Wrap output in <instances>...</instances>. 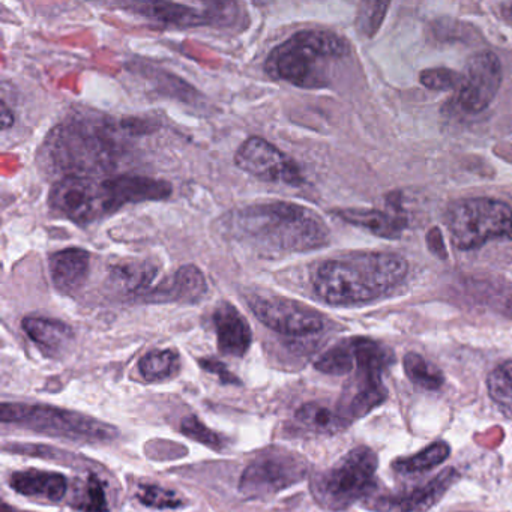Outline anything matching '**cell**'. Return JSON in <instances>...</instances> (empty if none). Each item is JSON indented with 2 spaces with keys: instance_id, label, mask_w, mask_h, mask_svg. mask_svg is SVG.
<instances>
[{
  "instance_id": "cell-1",
  "label": "cell",
  "mask_w": 512,
  "mask_h": 512,
  "mask_svg": "<svg viewBox=\"0 0 512 512\" xmlns=\"http://www.w3.org/2000/svg\"><path fill=\"white\" fill-rule=\"evenodd\" d=\"M409 272L400 254L353 253L326 260L313 275L316 295L334 307L368 304L389 295Z\"/></svg>"
},
{
  "instance_id": "cell-2",
  "label": "cell",
  "mask_w": 512,
  "mask_h": 512,
  "mask_svg": "<svg viewBox=\"0 0 512 512\" xmlns=\"http://www.w3.org/2000/svg\"><path fill=\"white\" fill-rule=\"evenodd\" d=\"M233 229L242 241L277 253H305L329 244L325 221L295 203H265L242 209L233 218Z\"/></svg>"
},
{
  "instance_id": "cell-3",
  "label": "cell",
  "mask_w": 512,
  "mask_h": 512,
  "mask_svg": "<svg viewBox=\"0 0 512 512\" xmlns=\"http://www.w3.org/2000/svg\"><path fill=\"white\" fill-rule=\"evenodd\" d=\"M349 50V43L340 35L308 29L275 47L266 61V71L274 79L299 88H325L329 85V65L344 58Z\"/></svg>"
},
{
  "instance_id": "cell-4",
  "label": "cell",
  "mask_w": 512,
  "mask_h": 512,
  "mask_svg": "<svg viewBox=\"0 0 512 512\" xmlns=\"http://www.w3.org/2000/svg\"><path fill=\"white\" fill-rule=\"evenodd\" d=\"M379 458L368 446L350 449L334 466L314 475L311 493L322 508L346 511L376 490Z\"/></svg>"
},
{
  "instance_id": "cell-5",
  "label": "cell",
  "mask_w": 512,
  "mask_h": 512,
  "mask_svg": "<svg viewBox=\"0 0 512 512\" xmlns=\"http://www.w3.org/2000/svg\"><path fill=\"white\" fill-rule=\"evenodd\" d=\"M445 224L455 248L476 250L490 241H512V206L491 197H470L452 203Z\"/></svg>"
},
{
  "instance_id": "cell-6",
  "label": "cell",
  "mask_w": 512,
  "mask_h": 512,
  "mask_svg": "<svg viewBox=\"0 0 512 512\" xmlns=\"http://www.w3.org/2000/svg\"><path fill=\"white\" fill-rule=\"evenodd\" d=\"M0 418L4 424L10 422L47 436L80 442H109L118 436L113 425L100 419L44 404L4 403L0 407Z\"/></svg>"
},
{
  "instance_id": "cell-7",
  "label": "cell",
  "mask_w": 512,
  "mask_h": 512,
  "mask_svg": "<svg viewBox=\"0 0 512 512\" xmlns=\"http://www.w3.org/2000/svg\"><path fill=\"white\" fill-rule=\"evenodd\" d=\"M308 463L304 457L286 449L263 452L251 461L239 479V491L248 499H269L304 481Z\"/></svg>"
},
{
  "instance_id": "cell-8",
  "label": "cell",
  "mask_w": 512,
  "mask_h": 512,
  "mask_svg": "<svg viewBox=\"0 0 512 512\" xmlns=\"http://www.w3.org/2000/svg\"><path fill=\"white\" fill-rule=\"evenodd\" d=\"M247 302L259 322L278 334L311 337L325 331V317L314 308L293 299L251 295Z\"/></svg>"
},
{
  "instance_id": "cell-9",
  "label": "cell",
  "mask_w": 512,
  "mask_h": 512,
  "mask_svg": "<svg viewBox=\"0 0 512 512\" xmlns=\"http://www.w3.org/2000/svg\"><path fill=\"white\" fill-rule=\"evenodd\" d=\"M235 163L239 169L262 181L283 182L293 187L304 184L301 170L295 161L260 137H250L242 143L236 152Z\"/></svg>"
},
{
  "instance_id": "cell-10",
  "label": "cell",
  "mask_w": 512,
  "mask_h": 512,
  "mask_svg": "<svg viewBox=\"0 0 512 512\" xmlns=\"http://www.w3.org/2000/svg\"><path fill=\"white\" fill-rule=\"evenodd\" d=\"M502 85V65L491 52L470 56L458 86V104L467 113H481L493 103Z\"/></svg>"
},
{
  "instance_id": "cell-11",
  "label": "cell",
  "mask_w": 512,
  "mask_h": 512,
  "mask_svg": "<svg viewBox=\"0 0 512 512\" xmlns=\"http://www.w3.org/2000/svg\"><path fill=\"white\" fill-rule=\"evenodd\" d=\"M460 478L458 470L448 467L425 484L397 493L373 494L362 505L371 512H425L436 506Z\"/></svg>"
},
{
  "instance_id": "cell-12",
  "label": "cell",
  "mask_w": 512,
  "mask_h": 512,
  "mask_svg": "<svg viewBox=\"0 0 512 512\" xmlns=\"http://www.w3.org/2000/svg\"><path fill=\"white\" fill-rule=\"evenodd\" d=\"M50 206L62 217L88 224L104 217L100 184L85 176H67L50 193Z\"/></svg>"
},
{
  "instance_id": "cell-13",
  "label": "cell",
  "mask_w": 512,
  "mask_h": 512,
  "mask_svg": "<svg viewBox=\"0 0 512 512\" xmlns=\"http://www.w3.org/2000/svg\"><path fill=\"white\" fill-rule=\"evenodd\" d=\"M104 214L110 215L125 205L163 200L172 194V185L146 176L121 175L100 184Z\"/></svg>"
},
{
  "instance_id": "cell-14",
  "label": "cell",
  "mask_w": 512,
  "mask_h": 512,
  "mask_svg": "<svg viewBox=\"0 0 512 512\" xmlns=\"http://www.w3.org/2000/svg\"><path fill=\"white\" fill-rule=\"evenodd\" d=\"M208 292L205 275L197 266L185 265L172 277L152 287L143 301L146 302H197Z\"/></svg>"
},
{
  "instance_id": "cell-15",
  "label": "cell",
  "mask_w": 512,
  "mask_h": 512,
  "mask_svg": "<svg viewBox=\"0 0 512 512\" xmlns=\"http://www.w3.org/2000/svg\"><path fill=\"white\" fill-rule=\"evenodd\" d=\"M214 325L221 353L242 358L248 352L253 343V332L235 305L229 302L218 305L214 311Z\"/></svg>"
},
{
  "instance_id": "cell-16",
  "label": "cell",
  "mask_w": 512,
  "mask_h": 512,
  "mask_svg": "<svg viewBox=\"0 0 512 512\" xmlns=\"http://www.w3.org/2000/svg\"><path fill=\"white\" fill-rule=\"evenodd\" d=\"M56 152L61 157L62 163L73 167H104L106 157L104 154V143L100 142L98 136L89 134V131L70 130L62 131L56 139Z\"/></svg>"
},
{
  "instance_id": "cell-17",
  "label": "cell",
  "mask_w": 512,
  "mask_h": 512,
  "mask_svg": "<svg viewBox=\"0 0 512 512\" xmlns=\"http://www.w3.org/2000/svg\"><path fill=\"white\" fill-rule=\"evenodd\" d=\"M91 268V254L83 248H65L49 259L50 277L56 289L73 295L85 286Z\"/></svg>"
},
{
  "instance_id": "cell-18",
  "label": "cell",
  "mask_w": 512,
  "mask_h": 512,
  "mask_svg": "<svg viewBox=\"0 0 512 512\" xmlns=\"http://www.w3.org/2000/svg\"><path fill=\"white\" fill-rule=\"evenodd\" d=\"M220 5V4H218ZM218 5L214 10H196L188 5L173 4V2H157V4H133L130 10L146 19L178 28H193V26L209 25L215 22Z\"/></svg>"
},
{
  "instance_id": "cell-19",
  "label": "cell",
  "mask_w": 512,
  "mask_h": 512,
  "mask_svg": "<svg viewBox=\"0 0 512 512\" xmlns=\"http://www.w3.org/2000/svg\"><path fill=\"white\" fill-rule=\"evenodd\" d=\"M11 490L26 497H37L50 502H61L68 491V479L62 473L26 469L11 473Z\"/></svg>"
},
{
  "instance_id": "cell-20",
  "label": "cell",
  "mask_w": 512,
  "mask_h": 512,
  "mask_svg": "<svg viewBox=\"0 0 512 512\" xmlns=\"http://www.w3.org/2000/svg\"><path fill=\"white\" fill-rule=\"evenodd\" d=\"M22 328L47 356H59L73 343V329L61 320L26 317Z\"/></svg>"
},
{
  "instance_id": "cell-21",
  "label": "cell",
  "mask_w": 512,
  "mask_h": 512,
  "mask_svg": "<svg viewBox=\"0 0 512 512\" xmlns=\"http://www.w3.org/2000/svg\"><path fill=\"white\" fill-rule=\"evenodd\" d=\"M158 268L146 260H122L109 272V283L122 295L142 299L152 289Z\"/></svg>"
},
{
  "instance_id": "cell-22",
  "label": "cell",
  "mask_w": 512,
  "mask_h": 512,
  "mask_svg": "<svg viewBox=\"0 0 512 512\" xmlns=\"http://www.w3.org/2000/svg\"><path fill=\"white\" fill-rule=\"evenodd\" d=\"M338 217L352 226L368 230L380 238L398 239L406 229L407 220L403 214L395 211H377V209H341Z\"/></svg>"
},
{
  "instance_id": "cell-23",
  "label": "cell",
  "mask_w": 512,
  "mask_h": 512,
  "mask_svg": "<svg viewBox=\"0 0 512 512\" xmlns=\"http://www.w3.org/2000/svg\"><path fill=\"white\" fill-rule=\"evenodd\" d=\"M295 419L302 428L317 434H334L349 427L335 407L331 409L322 403L304 404L296 410Z\"/></svg>"
},
{
  "instance_id": "cell-24",
  "label": "cell",
  "mask_w": 512,
  "mask_h": 512,
  "mask_svg": "<svg viewBox=\"0 0 512 512\" xmlns=\"http://www.w3.org/2000/svg\"><path fill=\"white\" fill-rule=\"evenodd\" d=\"M451 455V448L443 440L431 443L427 448L422 449L418 454L410 457L397 458L392 463V470L400 475H412V473L428 472L434 467L440 466L443 461L448 460Z\"/></svg>"
},
{
  "instance_id": "cell-25",
  "label": "cell",
  "mask_w": 512,
  "mask_h": 512,
  "mask_svg": "<svg viewBox=\"0 0 512 512\" xmlns=\"http://www.w3.org/2000/svg\"><path fill=\"white\" fill-rule=\"evenodd\" d=\"M407 379L425 391H439L445 383L442 371L416 352H409L403 359Z\"/></svg>"
},
{
  "instance_id": "cell-26",
  "label": "cell",
  "mask_w": 512,
  "mask_h": 512,
  "mask_svg": "<svg viewBox=\"0 0 512 512\" xmlns=\"http://www.w3.org/2000/svg\"><path fill=\"white\" fill-rule=\"evenodd\" d=\"M179 367L178 352L172 349L152 350L139 362L140 374L148 382L172 379L178 374Z\"/></svg>"
},
{
  "instance_id": "cell-27",
  "label": "cell",
  "mask_w": 512,
  "mask_h": 512,
  "mask_svg": "<svg viewBox=\"0 0 512 512\" xmlns=\"http://www.w3.org/2000/svg\"><path fill=\"white\" fill-rule=\"evenodd\" d=\"M488 395L505 418L512 419V361L499 365L487 379Z\"/></svg>"
},
{
  "instance_id": "cell-28",
  "label": "cell",
  "mask_w": 512,
  "mask_h": 512,
  "mask_svg": "<svg viewBox=\"0 0 512 512\" xmlns=\"http://www.w3.org/2000/svg\"><path fill=\"white\" fill-rule=\"evenodd\" d=\"M74 508L80 512H109L106 488L97 475H89L86 479L85 490Z\"/></svg>"
},
{
  "instance_id": "cell-29",
  "label": "cell",
  "mask_w": 512,
  "mask_h": 512,
  "mask_svg": "<svg viewBox=\"0 0 512 512\" xmlns=\"http://www.w3.org/2000/svg\"><path fill=\"white\" fill-rule=\"evenodd\" d=\"M388 2H364L359 7L358 19H356V28L359 34L367 38H373L379 32L386 13H388Z\"/></svg>"
},
{
  "instance_id": "cell-30",
  "label": "cell",
  "mask_w": 512,
  "mask_h": 512,
  "mask_svg": "<svg viewBox=\"0 0 512 512\" xmlns=\"http://www.w3.org/2000/svg\"><path fill=\"white\" fill-rule=\"evenodd\" d=\"M137 499L148 508L154 509H175L182 506V499L175 491L167 490L160 485H140Z\"/></svg>"
},
{
  "instance_id": "cell-31",
  "label": "cell",
  "mask_w": 512,
  "mask_h": 512,
  "mask_svg": "<svg viewBox=\"0 0 512 512\" xmlns=\"http://www.w3.org/2000/svg\"><path fill=\"white\" fill-rule=\"evenodd\" d=\"M181 431L185 436L202 443V445L208 446V448L214 449V451H221V449H224V446H226L223 437L215 433L211 428L206 427L196 415H190L182 419Z\"/></svg>"
},
{
  "instance_id": "cell-32",
  "label": "cell",
  "mask_w": 512,
  "mask_h": 512,
  "mask_svg": "<svg viewBox=\"0 0 512 512\" xmlns=\"http://www.w3.org/2000/svg\"><path fill=\"white\" fill-rule=\"evenodd\" d=\"M419 80L430 91H449L460 86L461 76L448 68H430L422 71Z\"/></svg>"
},
{
  "instance_id": "cell-33",
  "label": "cell",
  "mask_w": 512,
  "mask_h": 512,
  "mask_svg": "<svg viewBox=\"0 0 512 512\" xmlns=\"http://www.w3.org/2000/svg\"><path fill=\"white\" fill-rule=\"evenodd\" d=\"M200 367L203 370L208 371V373L215 374V376L220 379L221 383L224 385H241V380L236 374H233L229 368L226 367V364L218 361L215 358H203L199 359Z\"/></svg>"
},
{
  "instance_id": "cell-34",
  "label": "cell",
  "mask_w": 512,
  "mask_h": 512,
  "mask_svg": "<svg viewBox=\"0 0 512 512\" xmlns=\"http://www.w3.org/2000/svg\"><path fill=\"white\" fill-rule=\"evenodd\" d=\"M500 14H502L505 22L508 23L509 26H512V2L500 5Z\"/></svg>"
}]
</instances>
